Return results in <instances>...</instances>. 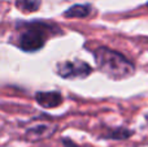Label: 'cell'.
<instances>
[{
	"mask_svg": "<svg viewBox=\"0 0 148 147\" xmlns=\"http://www.w3.org/2000/svg\"><path fill=\"white\" fill-rule=\"evenodd\" d=\"M97 69L112 80H125L134 74L135 67L122 54L107 47H99L94 54Z\"/></svg>",
	"mask_w": 148,
	"mask_h": 147,
	"instance_id": "6da1fadb",
	"label": "cell"
},
{
	"mask_svg": "<svg viewBox=\"0 0 148 147\" xmlns=\"http://www.w3.org/2000/svg\"><path fill=\"white\" fill-rule=\"evenodd\" d=\"M51 26L44 22L34 21V22L22 23V30L18 33L17 44L22 51L35 52L40 49L46 43Z\"/></svg>",
	"mask_w": 148,
	"mask_h": 147,
	"instance_id": "7a4b0ae2",
	"label": "cell"
},
{
	"mask_svg": "<svg viewBox=\"0 0 148 147\" xmlns=\"http://www.w3.org/2000/svg\"><path fill=\"white\" fill-rule=\"evenodd\" d=\"M57 74L62 78L68 80H75V78H86L92 72V68L88 64L81 60L74 61H64L57 64Z\"/></svg>",
	"mask_w": 148,
	"mask_h": 147,
	"instance_id": "3957f363",
	"label": "cell"
},
{
	"mask_svg": "<svg viewBox=\"0 0 148 147\" xmlns=\"http://www.w3.org/2000/svg\"><path fill=\"white\" fill-rule=\"evenodd\" d=\"M55 132H56V125L55 124H51V122H39V124L29 128L27 132H26V138L29 141H31V142H36V141H42L51 137Z\"/></svg>",
	"mask_w": 148,
	"mask_h": 147,
	"instance_id": "277c9868",
	"label": "cell"
},
{
	"mask_svg": "<svg viewBox=\"0 0 148 147\" xmlns=\"http://www.w3.org/2000/svg\"><path fill=\"white\" fill-rule=\"evenodd\" d=\"M35 100L44 108H55L62 103V96L57 91H40L35 94Z\"/></svg>",
	"mask_w": 148,
	"mask_h": 147,
	"instance_id": "5b68a950",
	"label": "cell"
},
{
	"mask_svg": "<svg viewBox=\"0 0 148 147\" xmlns=\"http://www.w3.org/2000/svg\"><path fill=\"white\" fill-rule=\"evenodd\" d=\"M91 5H87V4H78V5H73L72 8L65 12V17L68 18H84L87 16L91 14Z\"/></svg>",
	"mask_w": 148,
	"mask_h": 147,
	"instance_id": "8992f818",
	"label": "cell"
},
{
	"mask_svg": "<svg viewBox=\"0 0 148 147\" xmlns=\"http://www.w3.org/2000/svg\"><path fill=\"white\" fill-rule=\"evenodd\" d=\"M16 7L23 13L35 12L40 7V0H16Z\"/></svg>",
	"mask_w": 148,
	"mask_h": 147,
	"instance_id": "52a82bcc",
	"label": "cell"
},
{
	"mask_svg": "<svg viewBox=\"0 0 148 147\" xmlns=\"http://www.w3.org/2000/svg\"><path fill=\"white\" fill-rule=\"evenodd\" d=\"M68 147H78V146H74V145H73V143H70V145H69V146H68Z\"/></svg>",
	"mask_w": 148,
	"mask_h": 147,
	"instance_id": "ba28073f",
	"label": "cell"
}]
</instances>
